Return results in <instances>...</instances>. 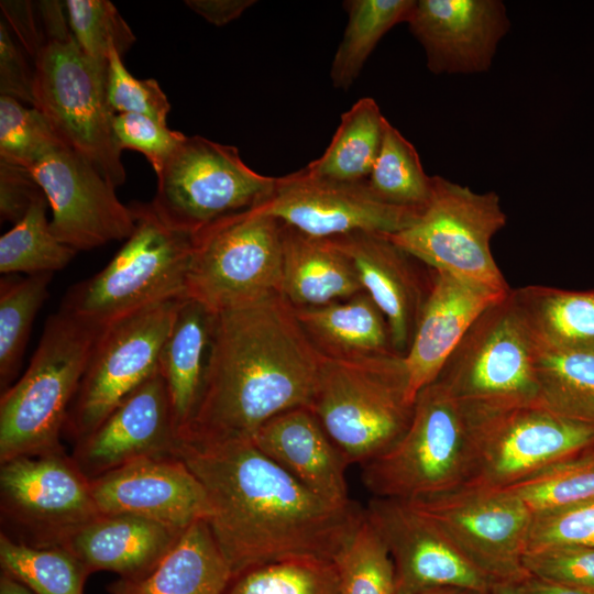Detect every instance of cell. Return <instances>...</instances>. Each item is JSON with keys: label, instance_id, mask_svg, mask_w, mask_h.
Returning <instances> with one entry per match:
<instances>
[{"label": "cell", "instance_id": "cell-13", "mask_svg": "<svg viewBox=\"0 0 594 594\" xmlns=\"http://www.w3.org/2000/svg\"><path fill=\"white\" fill-rule=\"evenodd\" d=\"M1 532L33 547H61L97 518L90 480L65 451L0 463Z\"/></svg>", "mask_w": 594, "mask_h": 594}, {"label": "cell", "instance_id": "cell-11", "mask_svg": "<svg viewBox=\"0 0 594 594\" xmlns=\"http://www.w3.org/2000/svg\"><path fill=\"white\" fill-rule=\"evenodd\" d=\"M34 63L33 107L58 139L84 157L108 183H124L121 147L106 99V79L85 57L73 35L47 42Z\"/></svg>", "mask_w": 594, "mask_h": 594}, {"label": "cell", "instance_id": "cell-45", "mask_svg": "<svg viewBox=\"0 0 594 594\" xmlns=\"http://www.w3.org/2000/svg\"><path fill=\"white\" fill-rule=\"evenodd\" d=\"M113 132L121 147L142 153L156 175L163 169L186 135L168 129L151 117L119 113L113 117Z\"/></svg>", "mask_w": 594, "mask_h": 594}, {"label": "cell", "instance_id": "cell-4", "mask_svg": "<svg viewBox=\"0 0 594 594\" xmlns=\"http://www.w3.org/2000/svg\"><path fill=\"white\" fill-rule=\"evenodd\" d=\"M101 330L62 309L46 320L28 369L1 393L0 463L65 451L68 409Z\"/></svg>", "mask_w": 594, "mask_h": 594}, {"label": "cell", "instance_id": "cell-39", "mask_svg": "<svg viewBox=\"0 0 594 594\" xmlns=\"http://www.w3.org/2000/svg\"><path fill=\"white\" fill-rule=\"evenodd\" d=\"M333 563L340 594H394L393 560L366 514Z\"/></svg>", "mask_w": 594, "mask_h": 594}, {"label": "cell", "instance_id": "cell-49", "mask_svg": "<svg viewBox=\"0 0 594 594\" xmlns=\"http://www.w3.org/2000/svg\"><path fill=\"white\" fill-rule=\"evenodd\" d=\"M0 7L8 28L34 62L46 44L35 4L30 1H1Z\"/></svg>", "mask_w": 594, "mask_h": 594}, {"label": "cell", "instance_id": "cell-20", "mask_svg": "<svg viewBox=\"0 0 594 594\" xmlns=\"http://www.w3.org/2000/svg\"><path fill=\"white\" fill-rule=\"evenodd\" d=\"M100 514H131L187 529L206 520V491L175 453L142 458L90 480Z\"/></svg>", "mask_w": 594, "mask_h": 594}, {"label": "cell", "instance_id": "cell-48", "mask_svg": "<svg viewBox=\"0 0 594 594\" xmlns=\"http://www.w3.org/2000/svg\"><path fill=\"white\" fill-rule=\"evenodd\" d=\"M44 193L31 172L0 161V215L4 221L19 222Z\"/></svg>", "mask_w": 594, "mask_h": 594}, {"label": "cell", "instance_id": "cell-15", "mask_svg": "<svg viewBox=\"0 0 594 594\" xmlns=\"http://www.w3.org/2000/svg\"><path fill=\"white\" fill-rule=\"evenodd\" d=\"M594 447V425L557 415L539 404L483 413L480 453L470 482L510 486Z\"/></svg>", "mask_w": 594, "mask_h": 594}, {"label": "cell", "instance_id": "cell-53", "mask_svg": "<svg viewBox=\"0 0 594 594\" xmlns=\"http://www.w3.org/2000/svg\"><path fill=\"white\" fill-rule=\"evenodd\" d=\"M413 594H490L488 592L454 585L431 586Z\"/></svg>", "mask_w": 594, "mask_h": 594}, {"label": "cell", "instance_id": "cell-32", "mask_svg": "<svg viewBox=\"0 0 594 594\" xmlns=\"http://www.w3.org/2000/svg\"><path fill=\"white\" fill-rule=\"evenodd\" d=\"M415 0H346L348 22L330 68L333 87L349 89L381 38L407 21Z\"/></svg>", "mask_w": 594, "mask_h": 594}, {"label": "cell", "instance_id": "cell-19", "mask_svg": "<svg viewBox=\"0 0 594 594\" xmlns=\"http://www.w3.org/2000/svg\"><path fill=\"white\" fill-rule=\"evenodd\" d=\"M406 23L437 75L487 72L510 28L501 0H415Z\"/></svg>", "mask_w": 594, "mask_h": 594}, {"label": "cell", "instance_id": "cell-40", "mask_svg": "<svg viewBox=\"0 0 594 594\" xmlns=\"http://www.w3.org/2000/svg\"><path fill=\"white\" fill-rule=\"evenodd\" d=\"M223 594H340V586L332 561L297 559L246 570Z\"/></svg>", "mask_w": 594, "mask_h": 594}, {"label": "cell", "instance_id": "cell-12", "mask_svg": "<svg viewBox=\"0 0 594 594\" xmlns=\"http://www.w3.org/2000/svg\"><path fill=\"white\" fill-rule=\"evenodd\" d=\"M182 299L158 302L100 331L68 409L64 436L74 443L88 436L158 371L161 351Z\"/></svg>", "mask_w": 594, "mask_h": 594}, {"label": "cell", "instance_id": "cell-6", "mask_svg": "<svg viewBox=\"0 0 594 594\" xmlns=\"http://www.w3.org/2000/svg\"><path fill=\"white\" fill-rule=\"evenodd\" d=\"M130 207L135 224L131 235L100 272L67 292L59 308L98 329L185 298L194 237L169 228L151 202Z\"/></svg>", "mask_w": 594, "mask_h": 594}, {"label": "cell", "instance_id": "cell-38", "mask_svg": "<svg viewBox=\"0 0 594 594\" xmlns=\"http://www.w3.org/2000/svg\"><path fill=\"white\" fill-rule=\"evenodd\" d=\"M503 488L518 496L532 515L593 501L594 458L584 452Z\"/></svg>", "mask_w": 594, "mask_h": 594}, {"label": "cell", "instance_id": "cell-16", "mask_svg": "<svg viewBox=\"0 0 594 594\" xmlns=\"http://www.w3.org/2000/svg\"><path fill=\"white\" fill-rule=\"evenodd\" d=\"M52 209L53 234L75 251L127 240L134 216L84 157L61 143L28 168Z\"/></svg>", "mask_w": 594, "mask_h": 594}, {"label": "cell", "instance_id": "cell-18", "mask_svg": "<svg viewBox=\"0 0 594 594\" xmlns=\"http://www.w3.org/2000/svg\"><path fill=\"white\" fill-rule=\"evenodd\" d=\"M394 564V594L454 585L488 592L492 582L473 566L427 515L409 502L373 497L365 508Z\"/></svg>", "mask_w": 594, "mask_h": 594}, {"label": "cell", "instance_id": "cell-31", "mask_svg": "<svg viewBox=\"0 0 594 594\" xmlns=\"http://www.w3.org/2000/svg\"><path fill=\"white\" fill-rule=\"evenodd\" d=\"M386 122L373 98L359 99L341 116L322 155L302 169L312 177L327 180H366L377 158Z\"/></svg>", "mask_w": 594, "mask_h": 594}, {"label": "cell", "instance_id": "cell-1", "mask_svg": "<svg viewBox=\"0 0 594 594\" xmlns=\"http://www.w3.org/2000/svg\"><path fill=\"white\" fill-rule=\"evenodd\" d=\"M174 453L206 491V522L233 576L288 560L333 562L365 514L317 495L250 439L177 440Z\"/></svg>", "mask_w": 594, "mask_h": 594}, {"label": "cell", "instance_id": "cell-34", "mask_svg": "<svg viewBox=\"0 0 594 594\" xmlns=\"http://www.w3.org/2000/svg\"><path fill=\"white\" fill-rule=\"evenodd\" d=\"M366 184L387 205L422 210L432 195L433 176L425 173L415 146L387 121Z\"/></svg>", "mask_w": 594, "mask_h": 594}, {"label": "cell", "instance_id": "cell-55", "mask_svg": "<svg viewBox=\"0 0 594 594\" xmlns=\"http://www.w3.org/2000/svg\"><path fill=\"white\" fill-rule=\"evenodd\" d=\"M490 594H521L518 583L515 582H494L491 585Z\"/></svg>", "mask_w": 594, "mask_h": 594}, {"label": "cell", "instance_id": "cell-7", "mask_svg": "<svg viewBox=\"0 0 594 594\" xmlns=\"http://www.w3.org/2000/svg\"><path fill=\"white\" fill-rule=\"evenodd\" d=\"M283 223L257 207L193 238L185 298L215 314L282 294Z\"/></svg>", "mask_w": 594, "mask_h": 594}, {"label": "cell", "instance_id": "cell-51", "mask_svg": "<svg viewBox=\"0 0 594 594\" xmlns=\"http://www.w3.org/2000/svg\"><path fill=\"white\" fill-rule=\"evenodd\" d=\"M35 7L46 43L72 36L65 2L45 0L36 2Z\"/></svg>", "mask_w": 594, "mask_h": 594}, {"label": "cell", "instance_id": "cell-54", "mask_svg": "<svg viewBox=\"0 0 594 594\" xmlns=\"http://www.w3.org/2000/svg\"><path fill=\"white\" fill-rule=\"evenodd\" d=\"M0 594H34L25 585L1 572L0 575Z\"/></svg>", "mask_w": 594, "mask_h": 594}, {"label": "cell", "instance_id": "cell-22", "mask_svg": "<svg viewBox=\"0 0 594 594\" xmlns=\"http://www.w3.org/2000/svg\"><path fill=\"white\" fill-rule=\"evenodd\" d=\"M352 262L363 290L385 316L394 351L405 356L430 289V273L387 234L355 232L330 239Z\"/></svg>", "mask_w": 594, "mask_h": 594}, {"label": "cell", "instance_id": "cell-35", "mask_svg": "<svg viewBox=\"0 0 594 594\" xmlns=\"http://www.w3.org/2000/svg\"><path fill=\"white\" fill-rule=\"evenodd\" d=\"M53 273L0 280V386L9 388L16 377L34 318L48 297Z\"/></svg>", "mask_w": 594, "mask_h": 594}, {"label": "cell", "instance_id": "cell-44", "mask_svg": "<svg viewBox=\"0 0 594 594\" xmlns=\"http://www.w3.org/2000/svg\"><path fill=\"white\" fill-rule=\"evenodd\" d=\"M522 564L534 578L594 591V547L565 544L527 550Z\"/></svg>", "mask_w": 594, "mask_h": 594}, {"label": "cell", "instance_id": "cell-5", "mask_svg": "<svg viewBox=\"0 0 594 594\" xmlns=\"http://www.w3.org/2000/svg\"><path fill=\"white\" fill-rule=\"evenodd\" d=\"M403 355L323 358L310 410L349 465H364L405 433L415 400Z\"/></svg>", "mask_w": 594, "mask_h": 594}, {"label": "cell", "instance_id": "cell-43", "mask_svg": "<svg viewBox=\"0 0 594 594\" xmlns=\"http://www.w3.org/2000/svg\"><path fill=\"white\" fill-rule=\"evenodd\" d=\"M106 99L114 114L135 113L166 124L169 101L153 79H138L124 66L116 46L111 47L106 81Z\"/></svg>", "mask_w": 594, "mask_h": 594}, {"label": "cell", "instance_id": "cell-3", "mask_svg": "<svg viewBox=\"0 0 594 594\" xmlns=\"http://www.w3.org/2000/svg\"><path fill=\"white\" fill-rule=\"evenodd\" d=\"M483 411L461 402L439 381L416 396L413 418L402 438L362 465L373 497L415 501L470 482L480 453Z\"/></svg>", "mask_w": 594, "mask_h": 594}, {"label": "cell", "instance_id": "cell-52", "mask_svg": "<svg viewBox=\"0 0 594 594\" xmlns=\"http://www.w3.org/2000/svg\"><path fill=\"white\" fill-rule=\"evenodd\" d=\"M518 588L521 594H594L593 590L552 583L531 575L520 581Z\"/></svg>", "mask_w": 594, "mask_h": 594}, {"label": "cell", "instance_id": "cell-30", "mask_svg": "<svg viewBox=\"0 0 594 594\" xmlns=\"http://www.w3.org/2000/svg\"><path fill=\"white\" fill-rule=\"evenodd\" d=\"M510 297L537 346L594 353V288L527 285Z\"/></svg>", "mask_w": 594, "mask_h": 594}, {"label": "cell", "instance_id": "cell-21", "mask_svg": "<svg viewBox=\"0 0 594 594\" xmlns=\"http://www.w3.org/2000/svg\"><path fill=\"white\" fill-rule=\"evenodd\" d=\"M176 444L168 392L158 370L74 443L72 458L92 480L138 459L174 454Z\"/></svg>", "mask_w": 594, "mask_h": 594}, {"label": "cell", "instance_id": "cell-56", "mask_svg": "<svg viewBox=\"0 0 594 594\" xmlns=\"http://www.w3.org/2000/svg\"><path fill=\"white\" fill-rule=\"evenodd\" d=\"M592 458H594V447L586 451Z\"/></svg>", "mask_w": 594, "mask_h": 594}, {"label": "cell", "instance_id": "cell-14", "mask_svg": "<svg viewBox=\"0 0 594 594\" xmlns=\"http://www.w3.org/2000/svg\"><path fill=\"white\" fill-rule=\"evenodd\" d=\"M406 502L433 520L492 584L519 583L529 575L522 558L534 515L507 488L468 482L442 494Z\"/></svg>", "mask_w": 594, "mask_h": 594}, {"label": "cell", "instance_id": "cell-10", "mask_svg": "<svg viewBox=\"0 0 594 594\" xmlns=\"http://www.w3.org/2000/svg\"><path fill=\"white\" fill-rule=\"evenodd\" d=\"M156 176L153 209L169 228L191 237L265 202L277 180L251 169L235 146L200 135L186 136Z\"/></svg>", "mask_w": 594, "mask_h": 594}, {"label": "cell", "instance_id": "cell-42", "mask_svg": "<svg viewBox=\"0 0 594 594\" xmlns=\"http://www.w3.org/2000/svg\"><path fill=\"white\" fill-rule=\"evenodd\" d=\"M61 143L38 109L0 96V161L29 168Z\"/></svg>", "mask_w": 594, "mask_h": 594}, {"label": "cell", "instance_id": "cell-28", "mask_svg": "<svg viewBox=\"0 0 594 594\" xmlns=\"http://www.w3.org/2000/svg\"><path fill=\"white\" fill-rule=\"evenodd\" d=\"M215 317L202 304L183 298L161 351L158 370L166 383L177 440L202 392Z\"/></svg>", "mask_w": 594, "mask_h": 594}, {"label": "cell", "instance_id": "cell-17", "mask_svg": "<svg viewBox=\"0 0 594 594\" xmlns=\"http://www.w3.org/2000/svg\"><path fill=\"white\" fill-rule=\"evenodd\" d=\"M256 207L305 234L321 239L355 232L391 235L409 227L421 212L381 201L366 180H327L304 169L278 177L271 197Z\"/></svg>", "mask_w": 594, "mask_h": 594}, {"label": "cell", "instance_id": "cell-41", "mask_svg": "<svg viewBox=\"0 0 594 594\" xmlns=\"http://www.w3.org/2000/svg\"><path fill=\"white\" fill-rule=\"evenodd\" d=\"M65 7L75 42L107 81L111 47L122 56L135 42L134 34L110 1L67 0Z\"/></svg>", "mask_w": 594, "mask_h": 594}, {"label": "cell", "instance_id": "cell-29", "mask_svg": "<svg viewBox=\"0 0 594 594\" xmlns=\"http://www.w3.org/2000/svg\"><path fill=\"white\" fill-rule=\"evenodd\" d=\"M295 311L322 358L353 360L395 352L387 320L364 290L344 300Z\"/></svg>", "mask_w": 594, "mask_h": 594}, {"label": "cell", "instance_id": "cell-46", "mask_svg": "<svg viewBox=\"0 0 594 594\" xmlns=\"http://www.w3.org/2000/svg\"><path fill=\"white\" fill-rule=\"evenodd\" d=\"M565 544L594 547V499L534 515L527 550Z\"/></svg>", "mask_w": 594, "mask_h": 594}, {"label": "cell", "instance_id": "cell-50", "mask_svg": "<svg viewBox=\"0 0 594 594\" xmlns=\"http://www.w3.org/2000/svg\"><path fill=\"white\" fill-rule=\"evenodd\" d=\"M186 6L209 23L222 26L238 19L256 1L253 0H187Z\"/></svg>", "mask_w": 594, "mask_h": 594}, {"label": "cell", "instance_id": "cell-47", "mask_svg": "<svg viewBox=\"0 0 594 594\" xmlns=\"http://www.w3.org/2000/svg\"><path fill=\"white\" fill-rule=\"evenodd\" d=\"M24 50L13 40L6 24L0 22V92L33 107L34 67L24 56ZM26 54V53H25Z\"/></svg>", "mask_w": 594, "mask_h": 594}, {"label": "cell", "instance_id": "cell-9", "mask_svg": "<svg viewBox=\"0 0 594 594\" xmlns=\"http://www.w3.org/2000/svg\"><path fill=\"white\" fill-rule=\"evenodd\" d=\"M536 352L509 292L473 322L436 381L481 411L535 405Z\"/></svg>", "mask_w": 594, "mask_h": 594}, {"label": "cell", "instance_id": "cell-23", "mask_svg": "<svg viewBox=\"0 0 594 594\" xmlns=\"http://www.w3.org/2000/svg\"><path fill=\"white\" fill-rule=\"evenodd\" d=\"M430 289L410 348L404 356L409 395L435 382L447 360L480 315L508 294H499L431 270ZM512 290V289H510Z\"/></svg>", "mask_w": 594, "mask_h": 594}, {"label": "cell", "instance_id": "cell-37", "mask_svg": "<svg viewBox=\"0 0 594 594\" xmlns=\"http://www.w3.org/2000/svg\"><path fill=\"white\" fill-rule=\"evenodd\" d=\"M46 196L0 238V272L4 275L54 273L63 270L77 251L61 242L46 218Z\"/></svg>", "mask_w": 594, "mask_h": 594}, {"label": "cell", "instance_id": "cell-8", "mask_svg": "<svg viewBox=\"0 0 594 594\" xmlns=\"http://www.w3.org/2000/svg\"><path fill=\"white\" fill-rule=\"evenodd\" d=\"M495 191L483 194L433 176L429 202L406 229L388 235L431 270L508 294L510 287L491 250L493 237L506 224Z\"/></svg>", "mask_w": 594, "mask_h": 594}, {"label": "cell", "instance_id": "cell-25", "mask_svg": "<svg viewBox=\"0 0 594 594\" xmlns=\"http://www.w3.org/2000/svg\"><path fill=\"white\" fill-rule=\"evenodd\" d=\"M185 530L131 514H101L74 531L61 547L90 574L109 571L122 579H139L165 558Z\"/></svg>", "mask_w": 594, "mask_h": 594}, {"label": "cell", "instance_id": "cell-24", "mask_svg": "<svg viewBox=\"0 0 594 594\" xmlns=\"http://www.w3.org/2000/svg\"><path fill=\"white\" fill-rule=\"evenodd\" d=\"M252 442L271 460L322 498L349 505L344 455L308 407L276 415L262 425Z\"/></svg>", "mask_w": 594, "mask_h": 594}, {"label": "cell", "instance_id": "cell-26", "mask_svg": "<svg viewBox=\"0 0 594 594\" xmlns=\"http://www.w3.org/2000/svg\"><path fill=\"white\" fill-rule=\"evenodd\" d=\"M233 578L206 520L190 525L146 575L119 578L108 594H223Z\"/></svg>", "mask_w": 594, "mask_h": 594}, {"label": "cell", "instance_id": "cell-36", "mask_svg": "<svg viewBox=\"0 0 594 594\" xmlns=\"http://www.w3.org/2000/svg\"><path fill=\"white\" fill-rule=\"evenodd\" d=\"M1 572L34 594H84L90 574L63 547H33L0 534Z\"/></svg>", "mask_w": 594, "mask_h": 594}, {"label": "cell", "instance_id": "cell-27", "mask_svg": "<svg viewBox=\"0 0 594 594\" xmlns=\"http://www.w3.org/2000/svg\"><path fill=\"white\" fill-rule=\"evenodd\" d=\"M282 239V295L295 308L323 306L363 292L352 262L330 239L285 223Z\"/></svg>", "mask_w": 594, "mask_h": 594}, {"label": "cell", "instance_id": "cell-33", "mask_svg": "<svg viewBox=\"0 0 594 594\" xmlns=\"http://www.w3.org/2000/svg\"><path fill=\"white\" fill-rule=\"evenodd\" d=\"M536 377L540 406L594 425V353L537 346Z\"/></svg>", "mask_w": 594, "mask_h": 594}, {"label": "cell", "instance_id": "cell-2", "mask_svg": "<svg viewBox=\"0 0 594 594\" xmlns=\"http://www.w3.org/2000/svg\"><path fill=\"white\" fill-rule=\"evenodd\" d=\"M322 360L282 294L216 314L202 392L178 440H251L276 415L309 408Z\"/></svg>", "mask_w": 594, "mask_h": 594}]
</instances>
